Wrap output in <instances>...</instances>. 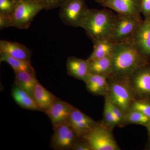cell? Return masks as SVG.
I'll use <instances>...</instances> for the list:
<instances>
[{
	"label": "cell",
	"instance_id": "obj_19",
	"mask_svg": "<svg viewBox=\"0 0 150 150\" xmlns=\"http://www.w3.org/2000/svg\"><path fill=\"white\" fill-rule=\"evenodd\" d=\"M15 84L33 96L35 85L38 81L35 73L28 71L15 72Z\"/></svg>",
	"mask_w": 150,
	"mask_h": 150
},
{
	"label": "cell",
	"instance_id": "obj_1",
	"mask_svg": "<svg viewBox=\"0 0 150 150\" xmlns=\"http://www.w3.org/2000/svg\"><path fill=\"white\" fill-rule=\"evenodd\" d=\"M112 58L111 76L115 77H129L137 69L149 63L131 43H115Z\"/></svg>",
	"mask_w": 150,
	"mask_h": 150
},
{
	"label": "cell",
	"instance_id": "obj_12",
	"mask_svg": "<svg viewBox=\"0 0 150 150\" xmlns=\"http://www.w3.org/2000/svg\"><path fill=\"white\" fill-rule=\"evenodd\" d=\"M142 56L150 59V16L143 21L131 43Z\"/></svg>",
	"mask_w": 150,
	"mask_h": 150
},
{
	"label": "cell",
	"instance_id": "obj_3",
	"mask_svg": "<svg viewBox=\"0 0 150 150\" xmlns=\"http://www.w3.org/2000/svg\"><path fill=\"white\" fill-rule=\"evenodd\" d=\"M108 96L111 102L117 105L126 113L136 98L129 77L110 76L108 78Z\"/></svg>",
	"mask_w": 150,
	"mask_h": 150
},
{
	"label": "cell",
	"instance_id": "obj_34",
	"mask_svg": "<svg viewBox=\"0 0 150 150\" xmlns=\"http://www.w3.org/2000/svg\"><path fill=\"white\" fill-rule=\"evenodd\" d=\"M16 1V2L18 1H19V0H15Z\"/></svg>",
	"mask_w": 150,
	"mask_h": 150
},
{
	"label": "cell",
	"instance_id": "obj_32",
	"mask_svg": "<svg viewBox=\"0 0 150 150\" xmlns=\"http://www.w3.org/2000/svg\"><path fill=\"white\" fill-rule=\"evenodd\" d=\"M145 127H146L147 130L148 135H149V137L150 139V122L148 123L147 125H146V126H145ZM149 146L150 147L149 148L150 149V144H149Z\"/></svg>",
	"mask_w": 150,
	"mask_h": 150
},
{
	"label": "cell",
	"instance_id": "obj_33",
	"mask_svg": "<svg viewBox=\"0 0 150 150\" xmlns=\"http://www.w3.org/2000/svg\"><path fill=\"white\" fill-rule=\"evenodd\" d=\"M95 1L96 2L100 4L102 6L107 0H95Z\"/></svg>",
	"mask_w": 150,
	"mask_h": 150
},
{
	"label": "cell",
	"instance_id": "obj_13",
	"mask_svg": "<svg viewBox=\"0 0 150 150\" xmlns=\"http://www.w3.org/2000/svg\"><path fill=\"white\" fill-rule=\"evenodd\" d=\"M142 0H107L102 5L118 14L142 18Z\"/></svg>",
	"mask_w": 150,
	"mask_h": 150
},
{
	"label": "cell",
	"instance_id": "obj_2",
	"mask_svg": "<svg viewBox=\"0 0 150 150\" xmlns=\"http://www.w3.org/2000/svg\"><path fill=\"white\" fill-rule=\"evenodd\" d=\"M116 14L107 9H88L81 21L79 27L83 28L93 41L110 38Z\"/></svg>",
	"mask_w": 150,
	"mask_h": 150
},
{
	"label": "cell",
	"instance_id": "obj_18",
	"mask_svg": "<svg viewBox=\"0 0 150 150\" xmlns=\"http://www.w3.org/2000/svg\"><path fill=\"white\" fill-rule=\"evenodd\" d=\"M33 97L38 107L44 112L51 106L56 97L38 81L34 88Z\"/></svg>",
	"mask_w": 150,
	"mask_h": 150
},
{
	"label": "cell",
	"instance_id": "obj_25",
	"mask_svg": "<svg viewBox=\"0 0 150 150\" xmlns=\"http://www.w3.org/2000/svg\"><path fill=\"white\" fill-rule=\"evenodd\" d=\"M129 110H138L150 118V98H136Z\"/></svg>",
	"mask_w": 150,
	"mask_h": 150
},
{
	"label": "cell",
	"instance_id": "obj_17",
	"mask_svg": "<svg viewBox=\"0 0 150 150\" xmlns=\"http://www.w3.org/2000/svg\"><path fill=\"white\" fill-rule=\"evenodd\" d=\"M11 95L15 102L22 108L33 111H41L38 107L33 97L15 84L12 88Z\"/></svg>",
	"mask_w": 150,
	"mask_h": 150
},
{
	"label": "cell",
	"instance_id": "obj_24",
	"mask_svg": "<svg viewBox=\"0 0 150 150\" xmlns=\"http://www.w3.org/2000/svg\"><path fill=\"white\" fill-rule=\"evenodd\" d=\"M105 98L103 118L101 122L105 125L112 130L115 126H118V125L110 108L109 98L107 95L105 96Z\"/></svg>",
	"mask_w": 150,
	"mask_h": 150
},
{
	"label": "cell",
	"instance_id": "obj_4",
	"mask_svg": "<svg viewBox=\"0 0 150 150\" xmlns=\"http://www.w3.org/2000/svg\"><path fill=\"white\" fill-rule=\"evenodd\" d=\"M143 21L142 18L117 13L113 22L110 40L114 43H131Z\"/></svg>",
	"mask_w": 150,
	"mask_h": 150
},
{
	"label": "cell",
	"instance_id": "obj_10",
	"mask_svg": "<svg viewBox=\"0 0 150 150\" xmlns=\"http://www.w3.org/2000/svg\"><path fill=\"white\" fill-rule=\"evenodd\" d=\"M68 123L80 139L88 134L98 122L94 121L91 117L74 106Z\"/></svg>",
	"mask_w": 150,
	"mask_h": 150
},
{
	"label": "cell",
	"instance_id": "obj_8",
	"mask_svg": "<svg viewBox=\"0 0 150 150\" xmlns=\"http://www.w3.org/2000/svg\"><path fill=\"white\" fill-rule=\"evenodd\" d=\"M54 130L51 137V147L56 150H72L79 138L69 123L60 125Z\"/></svg>",
	"mask_w": 150,
	"mask_h": 150
},
{
	"label": "cell",
	"instance_id": "obj_26",
	"mask_svg": "<svg viewBox=\"0 0 150 150\" xmlns=\"http://www.w3.org/2000/svg\"><path fill=\"white\" fill-rule=\"evenodd\" d=\"M16 3L15 0H0V13L11 15L15 9Z\"/></svg>",
	"mask_w": 150,
	"mask_h": 150
},
{
	"label": "cell",
	"instance_id": "obj_16",
	"mask_svg": "<svg viewBox=\"0 0 150 150\" xmlns=\"http://www.w3.org/2000/svg\"><path fill=\"white\" fill-rule=\"evenodd\" d=\"M108 77L91 74L85 82L89 92L96 96H107L108 92Z\"/></svg>",
	"mask_w": 150,
	"mask_h": 150
},
{
	"label": "cell",
	"instance_id": "obj_22",
	"mask_svg": "<svg viewBox=\"0 0 150 150\" xmlns=\"http://www.w3.org/2000/svg\"><path fill=\"white\" fill-rule=\"evenodd\" d=\"M0 62L8 63L14 72L28 71L35 73L31 63L13 58L3 52H0Z\"/></svg>",
	"mask_w": 150,
	"mask_h": 150
},
{
	"label": "cell",
	"instance_id": "obj_6",
	"mask_svg": "<svg viewBox=\"0 0 150 150\" xmlns=\"http://www.w3.org/2000/svg\"><path fill=\"white\" fill-rule=\"evenodd\" d=\"M43 9V7L34 0H19L11 15L12 27L21 29L29 28L33 19Z\"/></svg>",
	"mask_w": 150,
	"mask_h": 150
},
{
	"label": "cell",
	"instance_id": "obj_5",
	"mask_svg": "<svg viewBox=\"0 0 150 150\" xmlns=\"http://www.w3.org/2000/svg\"><path fill=\"white\" fill-rule=\"evenodd\" d=\"M83 138L88 143L91 150H121L113 137L112 129L101 121L98 122Z\"/></svg>",
	"mask_w": 150,
	"mask_h": 150
},
{
	"label": "cell",
	"instance_id": "obj_15",
	"mask_svg": "<svg viewBox=\"0 0 150 150\" xmlns=\"http://www.w3.org/2000/svg\"><path fill=\"white\" fill-rule=\"evenodd\" d=\"M0 52L30 63L32 51L21 43L6 40H0Z\"/></svg>",
	"mask_w": 150,
	"mask_h": 150
},
{
	"label": "cell",
	"instance_id": "obj_27",
	"mask_svg": "<svg viewBox=\"0 0 150 150\" xmlns=\"http://www.w3.org/2000/svg\"><path fill=\"white\" fill-rule=\"evenodd\" d=\"M109 100H110V108L117 122L118 126H123L125 112L121 108L119 107L117 105L111 102L110 99Z\"/></svg>",
	"mask_w": 150,
	"mask_h": 150
},
{
	"label": "cell",
	"instance_id": "obj_23",
	"mask_svg": "<svg viewBox=\"0 0 150 150\" xmlns=\"http://www.w3.org/2000/svg\"><path fill=\"white\" fill-rule=\"evenodd\" d=\"M150 122V118L137 110H129L125 113L123 125L137 124L146 126Z\"/></svg>",
	"mask_w": 150,
	"mask_h": 150
},
{
	"label": "cell",
	"instance_id": "obj_30",
	"mask_svg": "<svg viewBox=\"0 0 150 150\" xmlns=\"http://www.w3.org/2000/svg\"><path fill=\"white\" fill-rule=\"evenodd\" d=\"M10 27H12L11 16L0 13V29L1 30Z\"/></svg>",
	"mask_w": 150,
	"mask_h": 150
},
{
	"label": "cell",
	"instance_id": "obj_31",
	"mask_svg": "<svg viewBox=\"0 0 150 150\" xmlns=\"http://www.w3.org/2000/svg\"><path fill=\"white\" fill-rule=\"evenodd\" d=\"M142 13L145 18L150 16V0H142Z\"/></svg>",
	"mask_w": 150,
	"mask_h": 150
},
{
	"label": "cell",
	"instance_id": "obj_14",
	"mask_svg": "<svg viewBox=\"0 0 150 150\" xmlns=\"http://www.w3.org/2000/svg\"><path fill=\"white\" fill-rule=\"evenodd\" d=\"M66 67L68 75L84 82L91 74L90 63L87 59L71 56L67 59Z\"/></svg>",
	"mask_w": 150,
	"mask_h": 150
},
{
	"label": "cell",
	"instance_id": "obj_21",
	"mask_svg": "<svg viewBox=\"0 0 150 150\" xmlns=\"http://www.w3.org/2000/svg\"><path fill=\"white\" fill-rule=\"evenodd\" d=\"M88 61L90 63L91 74L103 75L108 78L112 75V55L101 59Z\"/></svg>",
	"mask_w": 150,
	"mask_h": 150
},
{
	"label": "cell",
	"instance_id": "obj_9",
	"mask_svg": "<svg viewBox=\"0 0 150 150\" xmlns=\"http://www.w3.org/2000/svg\"><path fill=\"white\" fill-rule=\"evenodd\" d=\"M136 98H150V64L137 69L129 77Z\"/></svg>",
	"mask_w": 150,
	"mask_h": 150
},
{
	"label": "cell",
	"instance_id": "obj_20",
	"mask_svg": "<svg viewBox=\"0 0 150 150\" xmlns=\"http://www.w3.org/2000/svg\"><path fill=\"white\" fill-rule=\"evenodd\" d=\"M93 50L88 61L95 60L112 55L115 43L110 38H103L93 42Z\"/></svg>",
	"mask_w": 150,
	"mask_h": 150
},
{
	"label": "cell",
	"instance_id": "obj_11",
	"mask_svg": "<svg viewBox=\"0 0 150 150\" xmlns=\"http://www.w3.org/2000/svg\"><path fill=\"white\" fill-rule=\"evenodd\" d=\"M74 106L56 97L53 103L45 113L48 115L53 129L68 123Z\"/></svg>",
	"mask_w": 150,
	"mask_h": 150
},
{
	"label": "cell",
	"instance_id": "obj_28",
	"mask_svg": "<svg viewBox=\"0 0 150 150\" xmlns=\"http://www.w3.org/2000/svg\"><path fill=\"white\" fill-rule=\"evenodd\" d=\"M43 7V9L50 10L60 8L66 0H34Z\"/></svg>",
	"mask_w": 150,
	"mask_h": 150
},
{
	"label": "cell",
	"instance_id": "obj_29",
	"mask_svg": "<svg viewBox=\"0 0 150 150\" xmlns=\"http://www.w3.org/2000/svg\"><path fill=\"white\" fill-rule=\"evenodd\" d=\"M73 150H91L88 143L84 138H80L73 146Z\"/></svg>",
	"mask_w": 150,
	"mask_h": 150
},
{
	"label": "cell",
	"instance_id": "obj_7",
	"mask_svg": "<svg viewBox=\"0 0 150 150\" xmlns=\"http://www.w3.org/2000/svg\"><path fill=\"white\" fill-rule=\"evenodd\" d=\"M88 9L85 0H66L60 7L59 16L65 25L79 27Z\"/></svg>",
	"mask_w": 150,
	"mask_h": 150
}]
</instances>
